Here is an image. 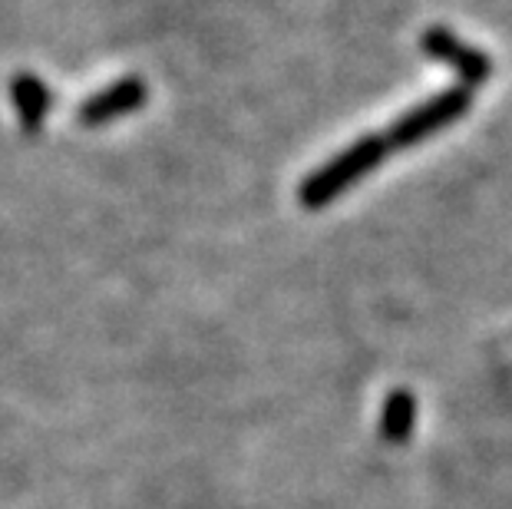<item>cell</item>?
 Instances as JSON below:
<instances>
[{"instance_id":"7a4b0ae2","label":"cell","mask_w":512,"mask_h":509,"mask_svg":"<svg viewBox=\"0 0 512 509\" xmlns=\"http://www.w3.org/2000/svg\"><path fill=\"white\" fill-rule=\"evenodd\" d=\"M473 106V90L470 86H456V90H443L437 96H430L427 103L417 110L403 113L394 126L384 133L387 149H410L423 143L427 136L440 133L443 126H453L466 110Z\"/></svg>"},{"instance_id":"6da1fadb","label":"cell","mask_w":512,"mask_h":509,"mask_svg":"<svg viewBox=\"0 0 512 509\" xmlns=\"http://www.w3.org/2000/svg\"><path fill=\"white\" fill-rule=\"evenodd\" d=\"M390 153L384 136H361L357 143H351L344 153H337L328 159L318 172H311L308 179L301 182L298 199L304 209H324L331 205L344 189H351L357 179H364L370 169L380 166V159Z\"/></svg>"},{"instance_id":"3957f363","label":"cell","mask_w":512,"mask_h":509,"mask_svg":"<svg viewBox=\"0 0 512 509\" xmlns=\"http://www.w3.org/2000/svg\"><path fill=\"white\" fill-rule=\"evenodd\" d=\"M423 53L446 63V67L463 80V86H470V90L493 73L486 53H479L476 47H470V43H463L460 37H456L453 30H443V27H433L423 34Z\"/></svg>"},{"instance_id":"277c9868","label":"cell","mask_w":512,"mask_h":509,"mask_svg":"<svg viewBox=\"0 0 512 509\" xmlns=\"http://www.w3.org/2000/svg\"><path fill=\"white\" fill-rule=\"evenodd\" d=\"M146 83L139 77H126V80H116L113 86H106V90L93 93L90 100L80 106V123L83 126H106L113 123L119 116H129L136 113L139 106L146 103Z\"/></svg>"},{"instance_id":"5b68a950","label":"cell","mask_w":512,"mask_h":509,"mask_svg":"<svg viewBox=\"0 0 512 509\" xmlns=\"http://www.w3.org/2000/svg\"><path fill=\"white\" fill-rule=\"evenodd\" d=\"M10 100H14L17 119L27 133L43 129L50 106H53V96H50L47 86L34 77V73H20V77H14V83H10Z\"/></svg>"}]
</instances>
